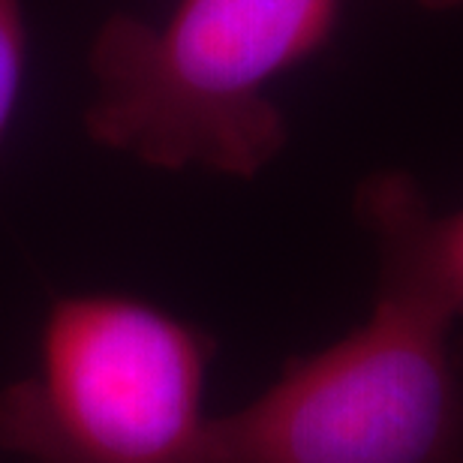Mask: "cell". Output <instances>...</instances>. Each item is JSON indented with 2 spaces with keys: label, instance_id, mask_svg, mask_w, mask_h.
Segmentation results:
<instances>
[{
  "label": "cell",
  "instance_id": "5",
  "mask_svg": "<svg viewBox=\"0 0 463 463\" xmlns=\"http://www.w3.org/2000/svg\"><path fill=\"white\" fill-rule=\"evenodd\" d=\"M27 67L24 0H0V142L15 118Z\"/></svg>",
  "mask_w": 463,
  "mask_h": 463
},
{
  "label": "cell",
  "instance_id": "6",
  "mask_svg": "<svg viewBox=\"0 0 463 463\" xmlns=\"http://www.w3.org/2000/svg\"><path fill=\"white\" fill-rule=\"evenodd\" d=\"M415 4H421V6L442 13V9H458V6H463V0H415Z\"/></svg>",
  "mask_w": 463,
  "mask_h": 463
},
{
  "label": "cell",
  "instance_id": "2",
  "mask_svg": "<svg viewBox=\"0 0 463 463\" xmlns=\"http://www.w3.org/2000/svg\"><path fill=\"white\" fill-rule=\"evenodd\" d=\"M217 340L133 295H63L33 367L0 392V451L22 463H220Z\"/></svg>",
  "mask_w": 463,
  "mask_h": 463
},
{
  "label": "cell",
  "instance_id": "4",
  "mask_svg": "<svg viewBox=\"0 0 463 463\" xmlns=\"http://www.w3.org/2000/svg\"><path fill=\"white\" fill-rule=\"evenodd\" d=\"M352 205L376 247V289L463 322V205L437 211L401 169L367 175Z\"/></svg>",
  "mask_w": 463,
  "mask_h": 463
},
{
  "label": "cell",
  "instance_id": "3",
  "mask_svg": "<svg viewBox=\"0 0 463 463\" xmlns=\"http://www.w3.org/2000/svg\"><path fill=\"white\" fill-rule=\"evenodd\" d=\"M220 463H463V331L373 295L331 344L289 358L271 385L217 415Z\"/></svg>",
  "mask_w": 463,
  "mask_h": 463
},
{
  "label": "cell",
  "instance_id": "1",
  "mask_svg": "<svg viewBox=\"0 0 463 463\" xmlns=\"http://www.w3.org/2000/svg\"><path fill=\"white\" fill-rule=\"evenodd\" d=\"M340 4L178 0L160 24L109 15L88 54V136L154 169L256 178L289 138L268 90L331 40Z\"/></svg>",
  "mask_w": 463,
  "mask_h": 463
}]
</instances>
